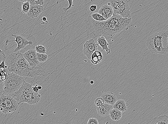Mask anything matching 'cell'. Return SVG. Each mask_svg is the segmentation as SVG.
<instances>
[{"mask_svg": "<svg viewBox=\"0 0 168 124\" xmlns=\"http://www.w3.org/2000/svg\"><path fill=\"white\" fill-rule=\"evenodd\" d=\"M88 26L90 34L96 37L103 36L109 39L122 30H128L133 26V23L131 18H123L120 15L113 14L111 18L103 22L90 18Z\"/></svg>", "mask_w": 168, "mask_h": 124, "instance_id": "6da1fadb", "label": "cell"}, {"mask_svg": "<svg viewBox=\"0 0 168 124\" xmlns=\"http://www.w3.org/2000/svg\"><path fill=\"white\" fill-rule=\"evenodd\" d=\"M11 36L14 37L15 38V40H6L5 44L7 45L9 42H14L17 43V46L13 51L14 53H16L21 49H24L28 45H32L33 44V42L29 41L22 35L11 34Z\"/></svg>", "mask_w": 168, "mask_h": 124, "instance_id": "52a82bcc", "label": "cell"}, {"mask_svg": "<svg viewBox=\"0 0 168 124\" xmlns=\"http://www.w3.org/2000/svg\"><path fill=\"white\" fill-rule=\"evenodd\" d=\"M73 0H67V1L68 2L69 5L68 7L63 8V10L65 12H66L67 11L70 9L73 6Z\"/></svg>", "mask_w": 168, "mask_h": 124, "instance_id": "83f0119b", "label": "cell"}, {"mask_svg": "<svg viewBox=\"0 0 168 124\" xmlns=\"http://www.w3.org/2000/svg\"><path fill=\"white\" fill-rule=\"evenodd\" d=\"M42 20L44 21V22H46V21H47V18H46V17H43V18H42Z\"/></svg>", "mask_w": 168, "mask_h": 124, "instance_id": "836d02e7", "label": "cell"}, {"mask_svg": "<svg viewBox=\"0 0 168 124\" xmlns=\"http://www.w3.org/2000/svg\"><path fill=\"white\" fill-rule=\"evenodd\" d=\"M113 108V105L105 103L101 106L97 107L96 110L98 115L102 117H106L109 115L110 112Z\"/></svg>", "mask_w": 168, "mask_h": 124, "instance_id": "5bb4252c", "label": "cell"}, {"mask_svg": "<svg viewBox=\"0 0 168 124\" xmlns=\"http://www.w3.org/2000/svg\"><path fill=\"white\" fill-rule=\"evenodd\" d=\"M24 81L21 75L13 73H7V78L3 82V94L12 96L19 90Z\"/></svg>", "mask_w": 168, "mask_h": 124, "instance_id": "277c9868", "label": "cell"}, {"mask_svg": "<svg viewBox=\"0 0 168 124\" xmlns=\"http://www.w3.org/2000/svg\"><path fill=\"white\" fill-rule=\"evenodd\" d=\"M7 73L5 68H0V81L4 82L7 78Z\"/></svg>", "mask_w": 168, "mask_h": 124, "instance_id": "d4e9b609", "label": "cell"}, {"mask_svg": "<svg viewBox=\"0 0 168 124\" xmlns=\"http://www.w3.org/2000/svg\"><path fill=\"white\" fill-rule=\"evenodd\" d=\"M128 105V104L124 100H117L114 104L113 108L123 112L127 111Z\"/></svg>", "mask_w": 168, "mask_h": 124, "instance_id": "e0dca14e", "label": "cell"}, {"mask_svg": "<svg viewBox=\"0 0 168 124\" xmlns=\"http://www.w3.org/2000/svg\"><path fill=\"white\" fill-rule=\"evenodd\" d=\"M167 41H168V38H167Z\"/></svg>", "mask_w": 168, "mask_h": 124, "instance_id": "74e56055", "label": "cell"}, {"mask_svg": "<svg viewBox=\"0 0 168 124\" xmlns=\"http://www.w3.org/2000/svg\"><path fill=\"white\" fill-rule=\"evenodd\" d=\"M151 124H168V116L163 115L158 116L151 121Z\"/></svg>", "mask_w": 168, "mask_h": 124, "instance_id": "ffe728a7", "label": "cell"}, {"mask_svg": "<svg viewBox=\"0 0 168 124\" xmlns=\"http://www.w3.org/2000/svg\"><path fill=\"white\" fill-rule=\"evenodd\" d=\"M18 1H21L23 2H26L27 1V0H17Z\"/></svg>", "mask_w": 168, "mask_h": 124, "instance_id": "e575fe53", "label": "cell"}, {"mask_svg": "<svg viewBox=\"0 0 168 124\" xmlns=\"http://www.w3.org/2000/svg\"><path fill=\"white\" fill-rule=\"evenodd\" d=\"M97 5H93L90 6V11H92V12H94L97 9Z\"/></svg>", "mask_w": 168, "mask_h": 124, "instance_id": "4dcf8cb0", "label": "cell"}, {"mask_svg": "<svg viewBox=\"0 0 168 124\" xmlns=\"http://www.w3.org/2000/svg\"><path fill=\"white\" fill-rule=\"evenodd\" d=\"M168 31H163L148 37L146 46L152 53L165 55L168 53Z\"/></svg>", "mask_w": 168, "mask_h": 124, "instance_id": "3957f363", "label": "cell"}, {"mask_svg": "<svg viewBox=\"0 0 168 124\" xmlns=\"http://www.w3.org/2000/svg\"><path fill=\"white\" fill-rule=\"evenodd\" d=\"M113 14L121 15L123 18H131V11L127 0H109Z\"/></svg>", "mask_w": 168, "mask_h": 124, "instance_id": "5b68a950", "label": "cell"}, {"mask_svg": "<svg viewBox=\"0 0 168 124\" xmlns=\"http://www.w3.org/2000/svg\"><path fill=\"white\" fill-rule=\"evenodd\" d=\"M37 59L40 62H43L47 61L48 56L46 54L36 53Z\"/></svg>", "mask_w": 168, "mask_h": 124, "instance_id": "603a6c76", "label": "cell"}, {"mask_svg": "<svg viewBox=\"0 0 168 124\" xmlns=\"http://www.w3.org/2000/svg\"><path fill=\"white\" fill-rule=\"evenodd\" d=\"M38 85L36 84L35 86H33V91L36 92H38L39 91V89L38 88Z\"/></svg>", "mask_w": 168, "mask_h": 124, "instance_id": "d6a6232c", "label": "cell"}, {"mask_svg": "<svg viewBox=\"0 0 168 124\" xmlns=\"http://www.w3.org/2000/svg\"><path fill=\"white\" fill-rule=\"evenodd\" d=\"M27 1L30 3V5H43L44 2V0H27Z\"/></svg>", "mask_w": 168, "mask_h": 124, "instance_id": "484cf974", "label": "cell"}, {"mask_svg": "<svg viewBox=\"0 0 168 124\" xmlns=\"http://www.w3.org/2000/svg\"><path fill=\"white\" fill-rule=\"evenodd\" d=\"M98 44L93 39H90L84 43L83 48V53L88 59L90 60L91 56L94 52L97 50Z\"/></svg>", "mask_w": 168, "mask_h": 124, "instance_id": "9c48e42d", "label": "cell"}, {"mask_svg": "<svg viewBox=\"0 0 168 124\" xmlns=\"http://www.w3.org/2000/svg\"><path fill=\"white\" fill-rule=\"evenodd\" d=\"M19 103L13 97L2 94L0 95V111L5 114L16 111Z\"/></svg>", "mask_w": 168, "mask_h": 124, "instance_id": "8992f818", "label": "cell"}, {"mask_svg": "<svg viewBox=\"0 0 168 124\" xmlns=\"http://www.w3.org/2000/svg\"><path fill=\"white\" fill-rule=\"evenodd\" d=\"M44 7L40 5H30V11L28 13L29 18H36L43 12Z\"/></svg>", "mask_w": 168, "mask_h": 124, "instance_id": "4fadbf2b", "label": "cell"}, {"mask_svg": "<svg viewBox=\"0 0 168 124\" xmlns=\"http://www.w3.org/2000/svg\"><path fill=\"white\" fill-rule=\"evenodd\" d=\"M36 53L40 54H46L47 49L45 46L39 45L36 46Z\"/></svg>", "mask_w": 168, "mask_h": 124, "instance_id": "cb8c5ba5", "label": "cell"}, {"mask_svg": "<svg viewBox=\"0 0 168 124\" xmlns=\"http://www.w3.org/2000/svg\"><path fill=\"white\" fill-rule=\"evenodd\" d=\"M35 49H30L23 54L24 57L30 65L32 67L39 66L40 62L38 61Z\"/></svg>", "mask_w": 168, "mask_h": 124, "instance_id": "30bf717a", "label": "cell"}, {"mask_svg": "<svg viewBox=\"0 0 168 124\" xmlns=\"http://www.w3.org/2000/svg\"><path fill=\"white\" fill-rule=\"evenodd\" d=\"M3 82L0 83V95L3 94Z\"/></svg>", "mask_w": 168, "mask_h": 124, "instance_id": "1f68e13d", "label": "cell"}, {"mask_svg": "<svg viewBox=\"0 0 168 124\" xmlns=\"http://www.w3.org/2000/svg\"><path fill=\"white\" fill-rule=\"evenodd\" d=\"M105 101L101 97H98L96 99L95 101L96 105L97 107H100L105 104Z\"/></svg>", "mask_w": 168, "mask_h": 124, "instance_id": "4316f807", "label": "cell"}, {"mask_svg": "<svg viewBox=\"0 0 168 124\" xmlns=\"http://www.w3.org/2000/svg\"><path fill=\"white\" fill-rule=\"evenodd\" d=\"M90 83L91 84H93L94 83V81H91L90 82Z\"/></svg>", "mask_w": 168, "mask_h": 124, "instance_id": "8d00e7d4", "label": "cell"}, {"mask_svg": "<svg viewBox=\"0 0 168 124\" xmlns=\"http://www.w3.org/2000/svg\"><path fill=\"white\" fill-rule=\"evenodd\" d=\"M6 57L4 53L0 49V65L3 61H5Z\"/></svg>", "mask_w": 168, "mask_h": 124, "instance_id": "f1b7e54d", "label": "cell"}, {"mask_svg": "<svg viewBox=\"0 0 168 124\" xmlns=\"http://www.w3.org/2000/svg\"><path fill=\"white\" fill-rule=\"evenodd\" d=\"M97 38V43L102 47V51H105L107 55L110 54L111 49L108 47L109 44L105 37L101 36L98 37Z\"/></svg>", "mask_w": 168, "mask_h": 124, "instance_id": "2e32d148", "label": "cell"}, {"mask_svg": "<svg viewBox=\"0 0 168 124\" xmlns=\"http://www.w3.org/2000/svg\"><path fill=\"white\" fill-rule=\"evenodd\" d=\"M91 18L94 20L99 22H103V21L107 20L102 15L98 13H93L91 15Z\"/></svg>", "mask_w": 168, "mask_h": 124, "instance_id": "7402d4cb", "label": "cell"}, {"mask_svg": "<svg viewBox=\"0 0 168 124\" xmlns=\"http://www.w3.org/2000/svg\"><path fill=\"white\" fill-rule=\"evenodd\" d=\"M98 13L101 14L106 19H109L113 16V10L110 3L102 6L98 11Z\"/></svg>", "mask_w": 168, "mask_h": 124, "instance_id": "7c38bea8", "label": "cell"}, {"mask_svg": "<svg viewBox=\"0 0 168 124\" xmlns=\"http://www.w3.org/2000/svg\"><path fill=\"white\" fill-rule=\"evenodd\" d=\"M41 96L38 92H33L23 98L19 102V104L26 103L30 105L37 104L41 100Z\"/></svg>", "mask_w": 168, "mask_h": 124, "instance_id": "8fae6325", "label": "cell"}, {"mask_svg": "<svg viewBox=\"0 0 168 124\" xmlns=\"http://www.w3.org/2000/svg\"><path fill=\"white\" fill-rule=\"evenodd\" d=\"M33 92V91L32 84L24 81L19 90L11 97L19 103L24 97Z\"/></svg>", "mask_w": 168, "mask_h": 124, "instance_id": "ba28073f", "label": "cell"}, {"mask_svg": "<svg viewBox=\"0 0 168 124\" xmlns=\"http://www.w3.org/2000/svg\"><path fill=\"white\" fill-rule=\"evenodd\" d=\"M30 8V3L28 1L24 2L22 3V12L24 14H27Z\"/></svg>", "mask_w": 168, "mask_h": 124, "instance_id": "44dd1931", "label": "cell"}, {"mask_svg": "<svg viewBox=\"0 0 168 124\" xmlns=\"http://www.w3.org/2000/svg\"><path fill=\"white\" fill-rule=\"evenodd\" d=\"M38 88L39 89V90H42V87L41 86H38Z\"/></svg>", "mask_w": 168, "mask_h": 124, "instance_id": "d590c367", "label": "cell"}, {"mask_svg": "<svg viewBox=\"0 0 168 124\" xmlns=\"http://www.w3.org/2000/svg\"><path fill=\"white\" fill-rule=\"evenodd\" d=\"M102 59L103 55L101 52L96 50L93 53L90 60L93 64L96 65L101 62Z\"/></svg>", "mask_w": 168, "mask_h": 124, "instance_id": "ac0fdd59", "label": "cell"}, {"mask_svg": "<svg viewBox=\"0 0 168 124\" xmlns=\"http://www.w3.org/2000/svg\"><path fill=\"white\" fill-rule=\"evenodd\" d=\"M87 124H98L99 123L98 120L95 118H90L88 120Z\"/></svg>", "mask_w": 168, "mask_h": 124, "instance_id": "f546056e", "label": "cell"}, {"mask_svg": "<svg viewBox=\"0 0 168 124\" xmlns=\"http://www.w3.org/2000/svg\"><path fill=\"white\" fill-rule=\"evenodd\" d=\"M110 117L111 119L114 121H119L122 117V112L119 110L113 108L109 113Z\"/></svg>", "mask_w": 168, "mask_h": 124, "instance_id": "d6986e66", "label": "cell"}, {"mask_svg": "<svg viewBox=\"0 0 168 124\" xmlns=\"http://www.w3.org/2000/svg\"><path fill=\"white\" fill-rule=\"evenodd\" d=\"M5 68L7 73H13L22 77L37 78L44 75V69L40 66L32 67L23 54L17 52L6 57Z\"/></svg>", "mask_w": 168, "mask_h": 124, "instance_id": "7a4b0ae2", "label": "cell"}, {"mask_svg": "<svg viewBox=\"0 0 168 124\" xmlns=\"http://www.w3.org/2000/svg\"><path fill=\"white\" fill-rule=\"evenodd\" d=\"M103 99L105 103L113 105L117 101V97L113 93L111 92H106L103 93L101 96Z\"/></svg>", "mask_w": 168, "mask_h": 124, "instance_id": "9a60e30c", "label": "cell"}]
</instances>
